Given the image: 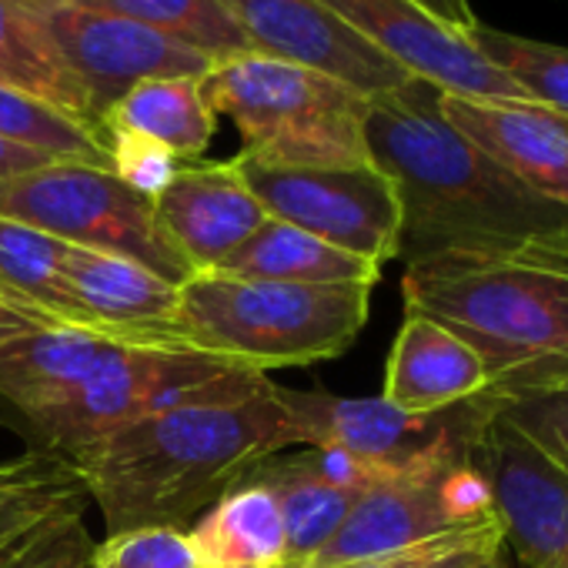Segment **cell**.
<instances>
[{
    "label": "cell",
    "mask_w": 568,
    "mask_h": 568,
    "mask_svg": "<svg viewBox=\"0 0 568 568\" xmlns=\"http://www.w3.org/2000/svg\"><path fill=\"white\" fill-rule=\"evenodd\" d=\"M415 4H418L422 11H428L435 21H442L445 28L465 34V38H468V31L478 24V18L471 14V4H468V0H415Z\"/></svg>",
    "instance_id": "36"
},
{
    "label": "cell",
    "mask_w": 568,
    "mask_h": 568,
    "mask_svg": "<svg viewBox=\"0 0 568 568\" xmlns=\"http://www.w3.org/2000/svg\"><path fill=\"white\" fill-rule=\"evenodd\" d=\"M254 54L322 71L365 98H382L412 74L355 34L322 0H217Z\"/></svg>",
    "instance_id": "12"
},
{
    "label": "cell",
    "mask_w": 568,
    "mask_h": 568,
    "mask_svg": "<svg viewBox=\"0 0 568 568\" xmlns=\"http://www.w3.org/2000/svg\"><path fill=\"white\" fill-rule=\"evenodd\" d=\"M271 388L274 382L264 372L194 348L118 345L84 385L28 422L48 442L51 455L68 458L138 418L201 405H237Z\"/></svg>",
    "instance_id": "6"
},
{
    "label": "cell",
    "mask_w": 568,
    "mask_h": 568,
    "mask_svg": "<svg viewBox=\"0 0 568 568\" xmlns=\"http://www.w3.org/2000/svg\"><path fill=\"white\" fill-rule=\"evenodd\" d=\"M368 284H284L201 271L178 284L174 338L184 348L271 375L338 358L368 322Z\"/></svg>",
    "instance_id": "4"
},
{
    "label": "cell",
    "mask_w": 568,
    "mask_h": 568,
    "mask_svg": "<svg viewBox=\"0 0 568 568\" xmlns=\"http://www.w3.org/2000/svg\"><path fill=\"white\" fill-rule=\"evenodd\" d=\"M28 4H38V8H51V4H71V0H28Z\"/></svg>",
    "instance_id": "40"
},
{
    "label": "cell",
    "mask_w": 568,
    "mask_h": 568,
    "mask_svg": "<svg viewBox=\"0 0 568 568\" xmlns=\"http://www.w3.org/2000/svg\"><path fill=\"white\" fill-rule=\"evenodd\" d=\"M442 118L531 194L568 207V114L541 104L442 94Z\"/></svg>",
    "instance_id": "17"
},
{
    "label": "cell",
    "mask_w": 568,
    "mask_h": 568,
    "mask_svg": "<svg viewBox=\"0 0 568 568\" xmlns=\"http://www.w3.org/2000/svg\"><path fill=\"white\" fill-rule=\"evenodd\" d=\"M305 448L274 388L237 405L178 408L138 418L64 462L98 501L108 535L148 525L191 528L254 465Z\"/></svg>",
    "instance_id": "2"
},
{
    "label": "cell",
    "mask_w": 568,
    "mask_h": 568,
    "mask_svg": "<svg viewBox=\"0 0 568 568\" xmlns=\"http://www.w3.org/2000/svg\"><path fill=\"white\" fill-rule=\"evenodd\" d=\"M94 545L84 525V501L0 535V568H74L91 561Z\"/></svg>",
    "instance_id": "30"
},
{
    "label": "cell",
    "mask_w": 568,
    "mask_h": 568,
    "mask_svg": "<svg viewBox=\"0 0 568 568\" xmlns=\"http://www.w3.org/2000/svg\"><path fill=\"white\" fill-rule=\"evenodd\" d=\"M118 345L124 342L74 328H34L11 338L0 345V398L34 418L84 385Z\"/></svg>",
    "instance_id": "19"
},
{
    "label": "cell",
    "mask_w": 568,
    "mask_h": 568,
    "mask_svg": "<svg viewBox=\"0 0 568 568\" xmlns=\"http://www.w3.org/2000/svg\"><path fill=\"white\" fill-rule=\"evenodd\" d=\"M34 328H41V325L28 322L24 315H18V312H11V308H0V345L11 342V338H21V335H28V332H34Z\"/></svg>",
    "instance_id": "37"
},
{
    "label": "cell",
    "mask_w": 568,
    "mask_h": 568,
    "mask_svg": "<svg viewBox=\"0 0 568 568\" xmlns=\"http://www.w3.org/2000/svg\"><path fill=\"white\" fill-rule=\"evenodd\" d=\"M465 448L468 402L462 425L425 462L365 491L335 538L302 568H352L435 535L498 521L488 485Z\"/></svg>",
    "instance_id": "7"
},
{
    "label": "cell",
    "mask_w": 568,
    "mask_h": 568,
    "mask_svg": "<svg viewBox=\"0 0 568 568\" xmlns=\"http://www.w3.org/2000/svg\"><path fill=\"white\" fill-rule=\"evenodd\" d=\"M104 151H108V171L124 181L131 191L144 194L154 201L181 171V161L158 141L134 134V131H118L104 128Z\"/></svg>",
    "instance_id": "33"
},
{
    "label": "cell",
    "mask_w": 568,
    "mask_h": 568,
    "mask_svg": "<svg viewBox=\"0 0 568 568\" xmlns=\"http://www.w3.org/2000/svg\"><path fill=\"white\" fill-rule=\"evenodd\" d=\"M154 217L171 251L191 274L214 271L234 247H241L267 211L251 194L234 161L187 164L154 197Z\"/></svg>",
    "instance_id": "15"
},
{
    "label": "cell",
    "mask_w": 568,
    "mask_h": 568,
    "mask_svg": "<svg viewBox=\"0 0 568 568\" xmlns=\"http://www.w3.org/2000/svg\"><path fill=\"white\" fill-rule=\"evenodd\" d=\"M71 4L138 21V24L211 58L214 64L251 51L247 38L227 18V11L217 4V0H71Z\"/></svg>",
    "instance_id": "26"
},
{
    "label": "cell",
    "mask_w": 568,
    "mask_h": 568,
    "mask_svg": "<svg viewBox=\"0 0 568 568\" xmlns=\"http://www.w3.org/2000/svg\"><path fill=\"white\" fill-rule=\"evenodd\" d=\"M485 392L481 358L438 322L405 312L385 365L382 398L408 415H442Z\"/></svg>",
    "instance_id": "18"
},
{
    "label": "cell",
    "mask_w": 568,
    "mask_h": 568,
    "mask_svg": "<svg viewBox=\"0 0 568 568\" xmlns=\"http://www.w3.org/2000/svg\"><path fill=\"white\" fill-rule=\"evenodd\" d=\"M244 478L261 481L281 508L284 535H288V561L284 568H302L315 558L335 531L345 525L362 491L335 488L305 462V452L295 455H271L254 465Z\"/></svg>",
    "instance_id": "23"
},
{
    "label": "cell",
    "mask_w": 568,
    "mask_h": 568,
    "mask_svg": "<svg viewBox=\"0 0 568 568\" xmlns=\"http://www.w3.org/2000/svg\"><path fill=\"white\" fill-rule=\"evenodd\" d=\"M214 118L241 134V158L274 168L372 164L365 118L368 101L355 88L264 54L217 61L204 78Z\"/></svg>",
    "instance_id": "5"
},
{
    "label": "cell",
    "mask_w": 568,
    "mask_h": 568,
    "mask_svg": "<svg viewBox=\"0 0 568 568\" xmlns=\"http://www.w3.org/2000/svg\"><path fill=\"white\" fill-rule=\"evenodd\" d=\"M187 538L201 568H284L288 561L277 498L251 478H241L197 515Z\"/></svg>",
    "instance_id": "20"
},
{
    "label": "cell",
    "mask_w": 568,
    "mask_h": 568,
    "mask_svg": "<svg viewBox=\"0 0 568 568\" xmlns=\"http://www.w3.org/2000/svg\"><path fill=\"white\" fill-rule=\"evenodd\" d=\"M41 11L64 61L91 98L98 128L131 88L161 78H207L214 68L211 58L118 14L81 4H51Z\"/></svg>",
    "instance_id": "11"
},
{
    "label": "cell",
    "mask_w": 568,
    "mask_h": 568,
    "mask_svg": "<svg viewBox=\"0 0 568 568\" xmlns=\"http://www.w3.org/2000/svg\"><path fill=\"white\" fill-rule=\"evenodd\" d=\"M468 41L478 48V54L488 64H495L535 104L568 114V48L528 41V38L491 31L481 24L468 31Z\"/></svg>",
    "instance_id": "28"
},
{
    "label": "cell",
    "mask_w": 568,
    "mask_h": 568,
    "mask_svg": "<svg viewBox=\"0 0 568 568\" xmlns=\"http://www.w3.org/2000/svg\"><path fill=\"white\" fill-rule=\"evenodd\" d=\"M322 4L382 54L398 61L412 78L435 84L442 94L535 104L518 84L488 64L465 34L435 21L415 0H322Z\"/></svg>",
    "instance_id": "13"
},
{
    "label": "cell",
    "mask_w": 568,
    "mask_h": 568,
    "mask_svg": "<svg viewBox=\"0 0 568 568\" xmlns=\"http://www.w3.org/2000/svg\"><path fill=\"white\" fill-rule=\"evenodd\" d=\"M64 277L81 315L98 335L124 345L184 348L171 325L178 312V284L158 271L94 247H64Z\"/></svg>",
    "instance_id": "16"
},
{
    "label": "cell",
    "mask_w": 568,
    "mask_h": 568,
    "mask_svg": "<svg viewBox=\"0 0 568 568\" xmlns=\"http://www.w3.org/2000/svg\"><path fill=\"white\" fill-rule=\"evenodd\" d=\"M465 452L521 568H568V471L481 398L468 402Z\"/></svg>",
    "instance_id": "10"
},
{
    "label": "cell",
    "mask_w": 568,
    "mask_h": 568,
    "mask_svg": "<svg viewBox=\"0 0 568 568\" xmlns=\"http://www.w3.org/2000/svg\"><path fill=\"white\" fill-rule=\"evenodd\" d=\"M214 271L284 284H368V288L382 277L378 264L274 217H267Z\"/></svg>",
    "instance_id": "22"
},
{
    "label": "cell",
    "mask_w": 568,
    "mask_h": 568,
    "mask_svg": "<svg viewBox=\"0 0 568 568\" xmlns=\"http://www.w3.org/2000/svg\"><path fill=\"white\" fill-rule=\"evenodd\" d=\"M51 161L54 158H48L41 151H31V148H21V144H11V141L0 138V184L11 181V178H21L28 171H38Z\"/></svg>",
    "instance_id": "35"
},
{
    "label": "cell",
    "mask_w": 568,
    "mask_h": 568,
    "mask_svg": "<svg viewBox=\"0 0 568 568\" xmlns=\"http://www.w3.org/2000/svg\"><path fill=\"white\" fill-rule=\"evenodd\" d=\"M0 138L41 151L54 161H81L108 168L104 134L64 111L0 84Z\"/></svg>",
    "instance_id": "27"
},
{
    "label": "cell",
    "mask_w": 568,
    "mask_h": 568,
    "mask_svg": "<svg viewBox=\"0 0 568 568\" xmlns=\"http://www.w3.org/2000/svg\"><path fill=\"white\" fill-rule=\"evenodd\" d=\"M134 131L164 144L178 161H197L211 141L217 118L204 94V78H161L131 88L104 118L101 131Z\"/></svg>",
    "instance_id": "25"
},
{
    "label": "cell",
    "mask_w": 568,
    "mask_h": 568,
    "mask_svg": "<svg viewBox=\"0 0 568 568\" xmlns=\"http://www.w3.org/2000/svg\"><path fill=\"white\" fill-rule=\"evenodd\" d=\"M91 568H201L184 528L148 525L108 535L94 548Z\"/></svg>",
    "instance_id": "31"
},
{
    "label": "cell",
    "mask_w": 568,
    "mask_h": 568,
    "mask_svg": "<svg viewBox=\"0 0 568 568\" xmlns=\"http://www.w3.org/2000/svg\"><path fill=\"white\" fill-rule=\"evenodd\" d=\"M505 548L498 521L481 525V528H465V531H448L425 538L418 545H408L402 551L352 565V568H471L485 555Z\"/></svg>",
    "instance_id": "32"
},
{
    "label": "cell",
    "mask_w": 568,
    "mask_h": 568,
    "mask_svg": "<svg viewBox=\"0 0 568 568\" xmlns=\"http://www.w3.org/2000/svg\"><path fill=\"white\" fill-rule=\"evenodd\" d=\"M64 247L68 241H58L31 224L0 217V284L41 328H74L98 335L68 288Z\"/></svg>",
    "instance_id": "24"
},
{
    "label": "cell",
    "mask_w": 568,
    "mask_h": 568,
    "mask_svg": "<svg viewBox=\"0 0 568 568\" xmlns=\"http://www.w3.org/2000/svg\"><path fill=\"white\" fill-rule=\"evenodd\" d=\"M408 315L458 335L478 358L491 405L568 385V264L432 254L405 264Z\"/></svg>",
    "instance_id": "3"
},
{
    "label": "cell",
    "mask_w": 568,
    "mask_h": 568,
    "mask_svg": "<svg viewBox=\"0 0 568 568\" xmlns=\"http://www.w3.org/2000/svg\"><path fill=\"white\" fill-rule=\"evenodd\" d=\"M442 91L412 78L368 101L365 138L402 204L398 257L475 254L568 264V207H558L442 118Z\"/></svg>",
    "instance_id": "1"
},
{
    "label": "cell",
    "mask_w": 568,
    "mask_h": 568,
    "mask_svg": "<svg viewBox=\"0 0 568 568\" xmlns=\"http://www.w3.org/2000/svg\"><path fill=\"white\" fill-rule=\"evenodd\" d=\"M495 408L568 471V385L545 392V395L495 405Z\"/></svg>",
    "instance_id": "34"
},
{
    "label": "cell",
    "mask_w": 568,
    "mask_h": 568,
    "mask_svg": "<svg viewBox=\"0 0 568 568\" xmlns=\"http://www.w3.org/2000/svg\"><path fill=\"white\" fill-rule=\"evenodd\" d=\"M94 558V555H91ZM74 568H91V561H84V565H74Z\"/></svg>",
    "instance_id": "41"
},
{
    "label": "cell",
    "mask_w": 568,
    "mask_h": 568,
    "mask_svg": "<svg viewBox=\"0 0 568 568\" xmlns=\"http://www.w3.org/2000/svg\"><path fill=\"white\" fill-rule=\"evenodd\" d=\"M274 395L302 432L305 448L332 445L388 468L418 465L462 425V405L442 415H408L388 405L382 395L345 398L332 392H295L281 385H274Z\"/></svg>",
    "instance_id": "14"
},
{
    "label": "cell",
    "mask_w": 568,
    "mask_h": 568,
    "mask_svg": "<svg viewBox=\"0 0 568 568\" xmlns=\"http://www.w3.org/2000/svg\"><path fill=\"white\" fill-rule=\"evenodd\" d=\"M0 84L98 128L91 98L64 61L44 11L28 0H0Z\"/></svg>",
    "instance_id": "21"
},
{
    "label": "cell",
    "mask_w": 568,
    "mask_h": 568,
    "mask_svg": "<svg viewBox=\"0 0 568 568\" xmlns=\"http://www.w3.org/2000/svg\"><path fill=\"white\" fill-rule=\"evenodd\" d=\"M88 491L74 468L58 455H24L0 462V535H11L54 508L84 501Z\"/></svg>",
    "instance_id": "29"
},
{
    "label": "cell",
    "mask_w": 568,
    "mask_h": 568,
    "mask_svg": "<svg viewBox=\"0 0 568 568\" xmlns=\"http://www.w3.org/2000/svg\"><path fill=\"white\" fill-rule=\"evenodd\" d=\"M471 568H511L508 565V558H505V548H498V551H491V555H485L478 565H471Z\"/></svg>",
    "instance_id": "38"
},
{
    "label": "cell",
    "mask_w": 568,
    "mask_h": 568,
    "mask_svg": "<svg viewBox=\"0 0 568 568\" xmlns=\"http://www.w3.org/2000/svg\"><path fill=\"white\" fill-rule=\"evenodd\" d=\"M0 308H11V312L24 315V308L18 305V298H14V295H11V292L4 288V284H0ZM24 318H28V315H24ZM28 322H31V318H28ZM34 325H38V322H34Z\"/></svg>",
    "instance_id": "39"
},
{
    "label": "cell",
    "mask_w": 568,
    "mask_h": 568,
    "mask_svg": "<svg viewBox=\"0 0 568 568\" xmlns=\"http://www.w3.org/2000/svg\"><path fill=\"white\" fill-rule=\"evenodd\" d=\"M0 217L31 224L58 241L131 257L181 284L187 264L164 241L154 201L131 191L108 168L51 161L0 184Z\"/></svg>",
    "instance_id": "8"
},
{
    "label": "cell",
    "mask_w": 568,
    "mask_h": 568,
    "mask_svg": "<svg viewBox=\"0 0 568 568\" xmlns=\"http://www.w3.org/2000/svg\"><path fill=\"white\" fill-rule=\"evenodd\" d=\"M267 217L308 231L378 267L398 257L402 204L395 184L375 164L352 168H274L234 158Z\"/></svg>",
    "instance_id": "9"
}]
</instances>
